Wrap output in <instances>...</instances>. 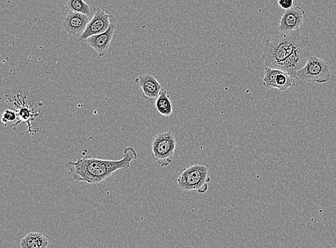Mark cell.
Masks as SVG:
<instances>
[{"label": "cell", "mask_w": 336, "mask_h": 248, "mask_svg": "<svg viewBox=\"0 0 336 248\" xmlns=\"http://www.w3.org/2000/svg\"><path fill=\"white\" fill-rule=\"evenodd\" d=\"M139 155L133 147L124 149V156L119 160H108L95 157L78 159L76 162L67 163L68 179L70 182H83L91 184H100L108 180L119 170H128L131 162L138 159Z\"/></svg>", "instance_id": "2"}, {"label": "cell", "mask_w": 336, "mask_h": 248, "mask_svg": "<svg viewBox=\"0 0 336 248\" xmlns=\"http://www.w3.org/2000/svg\"><path fill=\"white\" fill-rule=\"evenodd\" d=\"M111 15L106 13V12L102 9H98L94 14L93 19L88 23V26L84 33L77 38V41H86L88 37L91 36L99 35L107 31L109 28V18Z\"/></svg>", "instance_id": "9"}, {"label": "cell", "mask_w": 336, "mask_h": 248, "mask_svg": "<svg viewBox=\"0 0 336 248\" xmlns=\"http://www.w3.org/2000/svg\"><path fill=\"white\" fill-rule=\"evenodd\" d=\"M89 18L86 14L68 12L63 22L65 31L77 39L86 30Z\"/></svg>", "instance_id": "11"}, {"label": "cell", "mask_w": 336, "mask_h": 248, "mask_svg": "<svg viewBox=\"0 0 336 248\" xmlns=\"http://www.w3.org/2000/svg\"><path fill=\"white\" fill-rule=\"evenodd\" d=\"M155 107L164 117H170L173 113V106L167 90L162 89L155 101Z\"/></svg>", "instance_id": "14"}, {"label": "cell", "mask_w": 336, "mask_h": 248, "mask_svg": "<svg viewBox=\"0 0 336 248\" xmlns=\"http://www.w3.org/2000/svg\"><path fill=\"white\" fill-rule=\"evenodd\" d=\"M278 5L283 10H290L294 6V0H278Z\"/></svg>", "instance_id": "17"}, {"label": "cell", "mask_w": 336, "mask_h": 248, "mask_svg": "<svg viewBox=\"0 0 336 248\" xmlns=\"http://www.w3.org/2000/svg\"><path fill=\"white\" fill-rule=\"evenodd\" d=\"M176 148V137L173 132L171 130L160 132L153 139L151 155L159 165L167 167L172 162Z\"/></svg>", "instance_id": "4"}, {"label": "cell", "mask_w": 336, "mask_h": 248, "mask_svg": "<svg viewBox=\"0 0 336 248\" xmlns=\"http://www.w3.org/2000/svg\"><path fill=\"white\" fill-rule=\"evenodd\" d=\"M13 105L14 106L17 107L15 110H17L18 119H19V121L12 124V126L15 127L14 131H15L16 127L21 123L26 122L27 124H28V127H27L28 131L25 132L24 135L26 133H34L39 131V128L32 126L31 122L35 120L36 117L39 115V112H35V107L30 106L28 104L26 95L24 94L23 97L21 93H18L17 95L14 96Z\"/></svg>", "instance_id": "7"}, {"label": "cell", "mask_w": 336, "mask_h": 248, "mask_svg": "<svg viewBox=\"0 0 336 248\" xmlns=\"http://www.w3.org/2000/svg\"><path fill=\"white\" fill-rule=\"evenodd\" d=\"M134 83L142 89L143 98L146 101L156 99L162 90L157 75L153 72L139 76L135 79Z\"/></svg>", "instance_id": "10"}, {"label": "cell", "mask_w": 336, "mask_h": 248, "mask_svg": "<svg viewBox=\"0 0 336 248\" xmlns=\"http://www.w3.org/2000/svg\"><path fill=\"white\" fill-rule=\"evenodd\" d=\"M264 72L263 86L267 89L286 91L295 85V79L284 70L265 67Z\"/></svg>", "instance_id": "6"}, {"label": "cell", "mask_w": 336, "mask_h": 248, "mask_svg": "<svg viewBox=\"0 0 336 248\" xmlns=\"http://www.w3.org/2000/svg\"><path fill=\"white\" fill-rule=\"evenodd\" d=\"M311 55L312 47L308 37L300 31L281 32L267 40L261 59L267 68L284 70L296 79V72Z\"/></svg>", "instance_id": "1"}, {"label": "cell", "mask_w": 336, "mask_h": 248, "mask_svg": "<svg viewBox=\"0 0 336 248\" xmlns=\"http://www.w3.org/2000/svg\"><path fill=\"white\" fill-rule=\"evenodd\" d=\"M18 119L17 110L14 108L5 110L2 117V122L7 125L8 122H12Z\"/></svg>", "instance_id": "16"}, {"label": "cell", "mask_w": 336, "mask_h": 248, "mask_svg": "<svg viewBox=\"0 0 336 248\" xmlns=\"http://www.w3.org/2000/svg\"><path fill=\"white\" fill-rule=\"evenodd\" d=\"M208 175L207 166L194 164L182 170L177 178V184L184 191L197 190L199 193L204 194L209 189L207 182L210 181V178Z\"/></svg>", "instance_id": "3"}, {"label": "cell", "mask_w": 336, "mask_h": 248, "mask_svg": "<svg viewBox=\"0 0 336 248\" xmlns=\"http://www.w3.org/2000/svg\"><path fill=\"white\" fill-rule=\"evenodd\" d=\"M115 26L116 25L113 23V24L110 25L107 31L99 34V35L91 36L86 41L87 44L93 48L101 58L106 55L110 45H111L112 39L114 35Z\"/></svg>", "instance_id": "12"}, {"label": "cell", "mask_w": 336, "mask_h": 248, "mask_svg": "<svg viewBox=\"0 0 336 248\" xmlns=\"http://www.w3.org/2000/svg\"><path fill=\"white\" fill-rule=\"evenodd\" d=\"M49 241L43 233H30L22 240L21 248H48Z\"/></svg>", "instance_id": "13"}, {"label": "cell", "mask_w": 336, "mask_h": 248, "mask_svg": "<svg viewBox=\"0 0 336 248\" xmlns=\"http://www.w3.org/2000/svg\"><path fill=\"white\" fill-rule=\"evenodd\" d=\"M296 76L305 82L326 83L331 79L330 63L317 56L311 55L305 66L296 72Z\"/></svg>", "instance_id": "5"}, {"label": "cell", "mask_w": 336, "mask_h": 248, "mask_svg": "<svg viewBox=\"0 0 336 248\" xmlns=\"http://www.w3.org/2000/svg\"><path fill=\"white\" fill-rule=\"evenodd\" d=\"M66 7L68 12H77L89 16L91 9L84 0H66Z\"/></svg>", "instance_id": "15"}, {"label": "cell", "mask_w": 336, "mask_h": 248, "mask_svg": "<svg viewBox=\"0 0 336 248\" xmlns=\"http://www.w3.org/2000/svg\"><path fill=\"white\" fill-rule=\"evenodd\" d=\"M305 17L304 9L298 5H294L290 10L285 11L280 21L278 30L284 33L300 31V29L304 23Z\"/></svg>", "instance_id": "8"}]
</instances>
